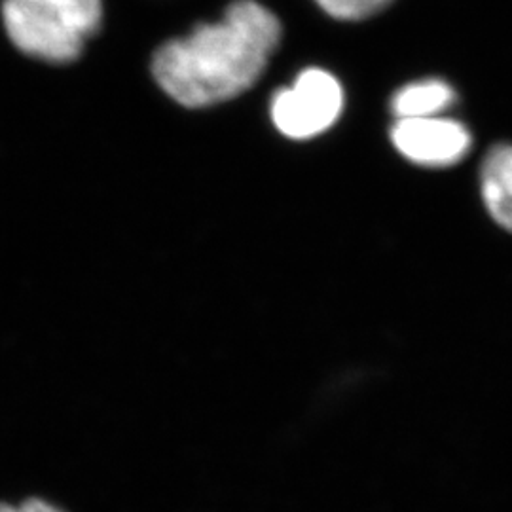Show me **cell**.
Returning a JSON list of instances; mask_svg holds the SVG:
<instances>
[{
    "label": "cell",
    "instance_id": "6da1fadb",
    "mask_svg": "<svg viewBox=\"0 0 512 512\" xmlns=\"http://www.w3.org/2000/svg\"><path fill=\"white\" fill-rule=\"evenodd\" d=\"M281 40V23L258 0H234L217 23L164 44L152 61L160 88L200 109L238 97L264 73Z\"/></svg>",
    "mask_w": 512,
    "mask_h": 512
},
{
    "label": "cell",
    "instance_id": "7a4b0ae2",
    "mask_svg": "<svg viewBox=\"0 0 512 512\" xmlns=\"http://www.w3.org/2000/svg\"><path fill=\"white\" fill-rule=\"evenodd\" d=\"M101 19L103 0H2L8 37L23 54L52 63L76 59Z\"/></svg>",
    "mask_w": 512,
    "mask_h": 512
},
{
    "label": "cell",
    "instance_id": "3957f363",
    "mask_svg": "<svg viewBox=\"0 0 512 512\" xmlns=\"http://www.w3.org/2000/svg\"><path fill=\"white\" fill-rule=\"evenodd\" d=\"M344 109L340 82L321 69L298 74L293 86L275 93L272 118L275 128L291 139H311L338 120Z\"/></svg>",
    "mask_w": 512,
    "mask_h": 512
},
{
    "label": "cell",
    "instance_id": "277c9868",
    "mask_svg": "<svg viewBox=\"0 0 512 512\" xmlns=\"http://www.w3.org/2000/svg\"><path fill=\"white\" fill-rule=\"evenodd\" d=\"M391 139L404 158L431 167L458 164L471 148L469 129L437 116L403 118L391 129Z\"/></svg>",
    "mask_w": 512,
    "mask_h": 512
},
{
    "label": "cell",
    "instance_id": "5b68a950",
    "mask_svg": "<svg viewBox=\"0 0 512 512\" xmlns=\"http://www.w3.org/2000/svg\"><path fill=\"white\" fill-rule=\"evenodd\" d=\"M482 200L492 219L512 232V145H495L480 169Z\"/></svg>",
    "mask_w": 512,
    "mask_h": 512
},
{
    "label": "cell",
    "instance_id": "8992f818",
    "mask_svg": "<svg viewBox=\"0 0 512 512\" xmlns=\"http://www.w3.org/2000/svg\"><path fill=\"white\" fill-rule=\"evenodd\" d=\"M454 103V90L440 80H421L404 86L393 97V112L403 118H433Z\"/></svg>",
    "mask_w": 512,
    "mask_h": 512
},
{
    "label": "cell",
    "instance_id": "52a82bcc",
    "mask_svg": "<svg viewBox=\"0 0 512 512\" xmlns=\"http://www.w3.org/2000/svg\"><path fill=\"white\" fill-rule=\"evenodd\" d=\"M330 18L359 21L382 12L391 0H315Z\"/></svg>",
    "mask_w": 512,
    "mask_h": 512
},
{
    "label": "cell",
    "instance_id": "ba28073f",
    "mask_svg": "<svg viewBox=\"0 0 512 512\" xmlns=\"http://www.w3.org/2000/svg\"><path fill=\"white\" fill-rule=\"evenodd\" d=\"M0 512H67L44 497H27L18 505L0 501Z\"/></svg>",
    "mask_w": 512,
    "mask_h": 512
}]
</instances>
